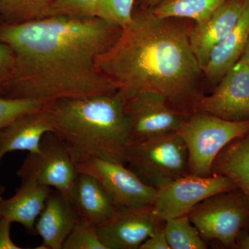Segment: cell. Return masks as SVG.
Segmentation results:
<instances>
[{
    "instance_id": "cell-11",
    "label": "cell",
    "mask_w": 249,
    "mask_h": 249,
    "mask_svg": "<svg viewBox=\"0 0 249 249\" xmlns=\"http://www.w3.org/2000/svg\"><path fill=\"white\" fill-rule=\"evenodd\" d=\"M195 112L231 121L249 120V56L245 53L209 96L203 95Z\"/></svg>"
},
{
    "instance_id": "cell-2",
    "label": "cell",
    "mask_w": 249,
    "mask_h": 249,
    "mask_svg": "<svg viewBox=\"0 0 249 249\" xmlns=\"http://www.w3.org/2000/svg\"><path fill=\"white\" fill-rule=\"evenodd\" d=\"M175 19L150 9L134 14L96 65L124 99L153 91L188 117L204 95V72L192 49L191 29Z\"/></svg>"
},
{
    "instance_id": "cell-12",
    "label": "cell",
    "mask_w": 249,
    "mask_h": 249,
    "mask_svg": "<svg viewBox=\"0 0 249 249\" xmlns=\"http://www.w3.org/2000/svg\"><path fill=\"white\" fill-rule=\"evenodd\" d=\"M164 222L154 213L152 205L119 208L115 213L96 226L100 239L107 249H139Z\"/></svg>"
},
{
    "instance_id": "cell-6",
    "label": "cell",
    "mask_w": 249,
    "mask_h": 249,
    "mask_svg": "<svg viewBox=\"0 0 249 249\" xmlns=\"http://www.w3.org/2000/svg\"><path fill=\"white\" fill-rule=\"evenodd\" d=\"M233 191L210 196L188 214L204 240L218 241L226 247L235 245L249 219V206L248 199L233 194Z\"/></svg>"
},
{
    "instance_id": "cell-15",
    "label": "cell",
    "mask_w": 249,
    "mask_h": 249,
    "mask_svg": "<svg viewBox=\"0 0 249 249\" xmlns=\"http://www.w3.org/2000/svg\"><path fill=\"white\" fill-rule=\"evenodd\" d=\"M71 201L52 190L36 223V234L42 239L37 249H62L64 242L79 220Z\"/></svg>"
},
{
    "instance_id": "cell-4",
    "label": "cell",
    "mask_w": 249,
    "mask_h": 249,
    "mask_svg": "<svg viewBox=\"0 0 249 249\" xmlns=\"http://www.w3.org/2000/svg\"><path fill=\"white\" fill-rule=\"evenodd\" d=\"M188 149L178 131L129 142L126 165L158 191L188 174Z\"/></svg>"
},
{
    "instance_id": "cell-3",
    "label": "cell",
    "mask_w": 249,
    "mask_h": 249,
    "mask_svg": "<svg viewBox=\"0 0 249 249\" xmlns=\"http://www.w3.org/2000/svg\"><path fill=\"white\" fill-rule=\"evenodd\" d=\"M53 133L78 163L88 157L127 164L130 129L118 92L53 101Z\"/></svg>"
},
{
    "instance_id": "cell-30",
    "label": "cell",
    "mask_w": 249,
    "mask_h": 249,
    "mask_svg": "<svg viewBox=\"0 0 249 249\" xmlns=\"http://www.w3.org/2000/svg\"><path fill=\"white\" fill-rule=\"evenodd\" d=\"M161 1L162 0H142V3L145 6L144 9H151Z\"/></svg>"
},
{
    "instance_id": "cell-21",
    "label": "cell",
    "mask_w": 249,
    "mask_h": 249,
    "mask_svg": "<svg viewBox=\"0 0 249 249\" xmlns=\"http://www.w3.org/2000/svg\"><path fill=\"white\" fill-rule=\"evenodd\" d=\"M55 0H0V24H23L45 17Z\"/></svg>"
},
{
    "instance_id": "cell-23",
    "label": "cell",
    "mask_w": 249,
    "mask_h": 249,
    "mask_svg": "<svg viewBox=\"0 0 249 249\" xmlns=\"http://www.w3.org/2000/svg\"><path fill=\"white\" fill-rule=\"evenodd\" d=\"M134 0H99L96 17L123 29L133 18Z\"/></svg>"
},
{
    "instance_id": "cell-13",
    "label": "cell",
    "mask_w": 249,
    "mask_h": 249,
    "mask_svg": "<svg viewBox=\"0 0 249 249\" xmlns=\"http://www.w3.org/2000/svg\"><path fill=\"white\" fill-rule=\"evenodd\" d=\"M248 0H227L204 22L196 24L190 32V42L201 70L211 51L237 25Z\"/></svg>"
},
{
    "instance_id": "cell-5",
    "label": "cell",
    "mask_w": 249,
    "mask_h": 249,
    "mask_svg": "<svg viewBox=\"0 0 249 249\" xmlns=\"http://www.w3.org/2000/svg\"><path fill=\"white\" fill-rule=\"evenodd\" d=\"M188 153V173L210 176L213 163L228 144L249 132V120L231 121L194 112L178 130Z\"/></svg>"
},
{
    "instance_id": "cell-33",
    "label": "cell",
    "mask_w": 249,
    "mask_h": 249,
    "mask_svg": "<svg viewBox=\"0 0 249 249\" xmlns=\"http://www.w3.org/2000/svg\"><path fill=\"white\" fill-rule=\"evenodd\" d=\"M244 53L247 54V55L249 56V39L248 41V43H247V47H246L245 52Z\"/></svg>"
},
{
    "instance_id": "cell-7",
    "label": "cell",
    "mask_w": 249,
    "mask_h": 249,
    "mask_svg": "<svg viewBox=\"0 0 249 249\" xmlns=\"http://www.w3.org/2000/svg\"><path fill=\"white\" fill-rule=\"evenodd\" d=\"M78 175L65 142L52 132L42 137L40 152L28 154L17 172L21 179L53 187L69 199Z\"/></svg>"
},
{
    "instance_id": "cell-29",
    "label": "cell",
    "mask_w": 249,
    "mask_h": 249,
    "mask_svg": "<svg viewBox=\"0 0 249 249\" xmlns=\"http://www.w3.org/2000/svg\"><path fill=\"white\" fill-rule=\"evenodd\" d=\"M139 249H170L163 227L159 229L141 245Z\"/></svg>"
},
{
    "instance_id": "cell-25",
    "label": "cell",
    "mask_w": 249,
    "mask_h": 249,
    "mask_svg": "<svg viewBox=\"0 0 249 249\" xmlns=\"http://www.w3.org/2000/svg\"><path fill=\"white\" fill-rule=\"evenodd\" d=\"M50 103L42 100L0 97V129L18 116L39 110Z\"/></svg>"
},
{
    "instance_id": "cell-16",
    "label": "cell",
    "mask_w": 249,
    "mask_h": 249,
    "mask_svg": "<svg viewBox=\"0 0 249 249\" xmlns=\"http://www.w3.org/2000/svg\"><path fill=\"white\" fill-rule=\"evenodd\" d=\"M70 200L80 219L96 226L107 220L119 209L97 178L84 173H78Z\"/></svg>"
},
{
    "instance_id": "cell-10",
    "label": "cell",
    "mask_w": 249,
    "mask_h": 249,
    "mask_svg": "<svg viewBox=\"0 0 249 249\" xmlns=\"http://www.w3.org/2000/svg\"><path fill=\"white\" fill-rule=\"evenodd\" d=\"M76 165L78 173L97 178L118 208L139 207L155 202L157 190L145 184L127 165L95 157L85 158Z\"/></svg>"
},
{
    "instance_id": "cell-27",
    "label": "cell",
    "mask_w": 249,
    "mask_h": 249,
    "mask_svg": "<svg viewBox=\"0 0 249 249\" xmlns=\"http://www.w3.org/2000/svg\"><path fill=\"white\" fill-rule=\"evenodd\" d=\"M16 57L9 45L0 43V97L6 98L14 75Z\"/></svg>"
},
{
    "instance_id": "cell-1",
    "label": "cell",
    "mask_w": 249,
    "mask_h": 249,
    "mask_svg": "<svg viewBox=\"0 0 249 249\" xmlns=\"http://www.w3.org/2000/svg\"><path fill=\"white\" fill-rule=\"evenodd\" d=\"M121 28L98 18L48 16L23 24H0V43L16 57L6 98L57 101L116 92L96 60Z\"/></svg>"
},
{
    "instance_id": "cell-14",
    "label": "cell",
    "mask_w": 249,
    "mask_h": 249,
    "mask_svg": "<svg viewBox=\"0 0 249 249\" xmlns=\"http://www.w3.org/2000/svg\"><path fill=\"white\" fill-rule=\"evenodd\" d=\"M52 103L39 110L18 116L0 129V165L4 156L9 152H40L42 137L53 131Z\"/></svg>"
},
{
    "instance_id": "cell-28",
    "label": "cell",
    "mask_w": 249,
    "mask_h": 249,
    "mask_svg": "<svg viewBox=\"0 0 249 249\" xmlns=\"http://www.w3.org/2000/svg\"><path fill=\"white\" fill-rule=\"evenodd\" d=\"M12 222L7 218L0 219V249H22L13 242L11 237Z\"/></svg>"
},
{
    "instance_id": "cell-17",
    "label": "cell",
    "mask_w": 249,
    "mask_h": 249,
    "mask_svg": "<svg viewBox=\"0 0 249 249\" xmlns=\"http://www.w3.org/2000/svg\"><path fill=\"white\" fill-rule=\"evenodd\" d=\"M52 191L51 187L21 179L20 186L14 196L9 199L0 198V216L21 224L28 233L36 235V221Z\"/></svg>"
},
{
    "instance_id": "cell-9",
    "label": "cell",
    "mask_w": 249,
    "mask_h": 249,
    "mask_svg": "<svg viewBox=\"0 0 249 249\" xmlns=\"http://www.w3.org/2000/svg\"><path fill=\"white\" fill-rule=\"evenodd\" d=\"M124 100L130 142L178 132L188 118L153 91H142Z\"/></svg>"
},
{
    "instance_id": "cell-22",
    "label": "cell",
    "mask_w": 249,
    "mask_h": 249,
    "mask_svg": "<svg viewBox=\"0 0 249 249\" xmlns=\"http://www.w3.org/2000/svg\"><path fill=\"white\" fill-rule=\"evenodd\" d=\"M170 249H205L207 246L188 214L166 219L163 224Z\"/></svg>"
},
{
    "instance_id": "cell-19",
    "label": "cell",
    "mask_w": 249,
    "mask_h": 249,
    "mask_svg": "<svg viewBox=\"0 0 249 249\" xmlns=\"http://www.w3.org/2000/svg\"><path fill=\"white\" fill-rule=\"evenodd\" d=\"M211 175L227 177L249 201V132L223 148L213 163Z\"/></svg>"
},
{
    "instance_id": "cell-8",
    "label": "cell",
    "mask_w": 249,
    "mask_h": 249,
    "mask_svg": "<svg viewBox=\"0 0 249 249\" xmlns=\"http://www.w3.org/2000/svg\"><path fill=\"white\" fill-rule=\"evenodd\" d=\"M237 189L227 177H203L187 174L157 191L152 204L154 213L165 222L188 214L195 206L210 196Z\"/></svg>"
},
{
    "instance_id": "cell-20",
    "label": "cell",
    "mask_w": 249,
    "mask_h": 249,
    "mask_svg": "<svg viewBox=\"0 0 249 249\" xmlns=\"http://www.w3.org/2000/svg\"><path fill=\"white\" fill-rule=\"evenodd\" d=\"M227 0H162L150 9L160 18H185L204 22Z\"/></svg>"
},
{
    "instance_id": "cell-26",
    "label": "cell",
    "mask_w": 249,
    "mask_h": 249,
    "mask_svg": "<svg viewBox=\"0 0 249 249\" xmlns=\"http://www.w3.org/2000/svg\"><path fill=\"white\" fill-rule=\"evenodd\" d=\"M98 1L99 0H55L47 11L45 17L96 18Z\"/></svg>"
},
{
    "instance_id": "cell-18",
    "label": "cell",
    "mask_w": 249,
    "mask_h": 249,
    "mask_svg": "<svg viewBox=\"0 0 249 249\" xmlns=\"http://www.w3.org/2000/svg\"><path fill=\"white\" fill-rule=\"evenodd\" d=\"M249 39V0L237 25L211 51L204 67V78L215 88L223 76L243 55Z\"/></svg>"
},
{
    "instance_id": "cell-24",
    "label": "cell",
    "mask_w": 249,
    "mask_h": 249,
    "mask_svg": "<svg viewBox=\"0 0 249 249\" xmlns=\"http://www.w3.org/2000/svg\"><path fill=\"white\" fill-rule=\"evenodd\" d=\"M62 249H107L92 223L79 219L64 242Z\"/></svg>"
},
{
    "instance_id": "cell-31",
    "label": "cell",
    "mask_w": 249,
    "mask_h": 249,
    "mask_svg": "<svg viewBox=\"0 0 249 249\" xmlns=\"http://www.w3.org/2000/svg\"><path fill=\"white\" fill-rule=\"evenodd\" d=\"M240 248L249 249V235L242 237L240 242Z\"/></svg>"
},
{
    "instance_id": "cell-32",
    "label": "cell",
    "mask_w": 249,
    "mask_h": 249,
    "mask_svg": "<svg viewBox=\"0 0 249 249\" xmlns=\"http://www.w3.org/2000/svg\"><path fill=\"white\" fill-rule=\"evenodd\" d=\"M5 192V187L2 185L0 184V198L2 196V195L4 194ZM1 216H0V219H1Z\"/></svg>"
}]
</instances>
